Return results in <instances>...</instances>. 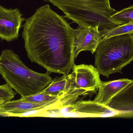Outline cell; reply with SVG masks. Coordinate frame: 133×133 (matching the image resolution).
Returning a JSON list of instances; mask_svg holds the SVG:
<instances>
[{
    "mask_svg": "<svg viewBox=\"0 0 133 133\" xmlns=\"http://www.w3.org/2000/svg\"><path fill=\"white\" fill-rule=\"evenodd\" d=\"M74 112L82 115V118H119L120 113L108 105L94 100H81L74 103Z\"/></svg>",
    "mask_w": 133,
    "mask_h": 133,
    "instance_id": "cell-8",
    "label": "cell"
},
{
    "mask_svg": "<svg viewBox=\"0 0 133 133\" xmlns=\"http://www.w3.org/2000/svg\"><path fill=\"white\" fill-rule=\"evenodd\" d=\"M45 1L50 2L52 4L55 3L65 2H96L110 3V0H44Z\"/></svg>",
    "mask_w": 133,
    "mask_h": 133,
    "instance_id": "cell-15",
    "label": "cell"
},
{
    "mask_svg": "<svg viewBox=\"0 0 133 133\" xmlns=\"http://www.w3.org/2000/svg\"><path fill=\"white\" fill-rule=\"evenodd\" d=\"M100 33L101 36V41L116 36L133 34V20L109 29L100 31Z\"/></svg>",
    "mask_w": 133,
    "mask_h": 133,
    "instance_id": "cell-12",
    "label": "cell"
},
{
    "mask_svg": "<svg viewBox=\"0 0 133 133\" xmlns=\"http://www.w3.org/2000/svg\"><path fill=\"white\" fill-rule=\"evenodd\" d=\"M22 36L27 56L48 72L69 74L74 66V29L50 5L26 19Z\"/></svg>",
    "mask_w": 133,
    "mask_h": 133,
    "instance_id": "cell-1",
    "label": "cell"
},
{
    "mask_svg": "<svg viewBox=\"0 0 133 133\" xmlns=\"http://www.w3.org/2000/svg\"><path fill=\"white\" fill-rule=\"evenodd\" d=\"M24 20L18 9H8L0 5V38L7 41L17 39Z\"/></svg>",
    "mask_w": 133,
    "mask_h": 133,
    "instance_id": "cell-5",
    "label": "cell"
},
{
    "mask_svg": "<svg viewBox=\"0 0 133 133\" xmlns=\"http://www.w3.org/2000/svg\"><path fill=\"white\" fill-rule=\"evenodd\" d=\"M132 80L121 79L108 82H102L98 88L97 94L94 100L108 105L110 101L131 83Z\"/></svg>",
    "mask_w": 133,
    "mask_h": 133,
    "instance_id": "cell-10",
    "label": "cell"
},
{
    "mask_svg": "<svg viewBox=\"0 0 133 133\" xmlns=\"http://www.w3.org/2000/svg\"><path fill=\"white\" fill-rule=\"evenodd\" d=\"M95 64L99 73L108 78L133 61V34L112 37L101 42L95 52Z\"/></svg>",
    "mask_w": 133,
    "mask_h": 133,
    "instance_id": "cell-3",
    "label": "cell"
},
{
    "mask_svg": "<svg viewBox=\"0 0 133 133\" xmlns=\"http://www.w3.org/2000/svg\"><path fill=\"white\" fill-rule=\"evenodd\" d=\"M53 4L79 27H97L100 31H103L120 26L112 19V15L116 11L112 8L110 3L65 2Z\"/></svg>",
    "mask_w": 133,
    "mask_h": 133,
    "instance_id": "cell-4",
    "label": "cell"
},
{
    "mask_svg": "<svg viewBox=\"0 0 133 133\" xmlns=\"http://www.w3.org/2000/svg\"><path fill=\"white\" fill-rule=\"evenodd\" d=\"M72 73L77 87L90 93H95L98 89L102 81L100 73L92 65H74Z\"/></svg>",
    "mask_w": 133,
    "mask_h": 133,
    "instance_id": "cell-7",
    "label": "cell"
},
{
    "mask_svg": "<svg viewBox=\"0 0 133 133\" xmlns=\"http://www.w3.org/2000/svg\"><path fill=\"white\" fill-rule=\"evenodd\" d=\"M101 41L98 27H79L74 29V59L81 52L90 51L92 54H94Z\"/></svg>",
    "mask_w": 133,
    "mask_h": 133,
    "instance_id": "cell-6",
    "label": "cell"
},
{
    "mask_svg": "<svg viewBox=\"0 0 133 133\" xmlns=\"http://www.w3.org/2000/svg\"><path fill=\"white\" fill-rule=\"evenodd\" d=\"M16 93L7 84L0 85V101L5 102L14 98Z\"/></svg>",
    "mask_w": 133,
    "mask_h": 133,
    "instance_id": "cell-14",
    "label": "cell"
},
{
    "mask_svg": "<svg viewBox=\"0 0 133 133\" xmlns=\"http://www.w3.org/2000/svg\"><path fill=\"white\" fill-rule=\"evenodd\" d=\"M108 105L120 112L119 118H133V80L111 99Z\"/></svg>",
    "mask_w": 133,
    "mask_h": 133,
    "instance_id": "cell-9",
    "label": "cell"
},
{
    "mask_svg": "<svg viewBox=\"0 0 133 133\" xmlns=\"http://www.w3.org/2000/svg\"><path fill=\"white\" fill-rule=\"evenodd\" d=\"M0 74L22 97L42 92L52 80L48 73H39L29 68L17 54L9 49H4L0 55Z\"/></svg>",
    "mask_w": 133,
    "mask_h": 133,
    "instance_id": "cell-2",
    "label": "cell"
},
{
    "mask_svg": "<svg viewBox=\"0 0 133 133\" xmlns=\"http://www.w3.org/2000/svg\"><path fill=\"white\" fill-rule=\"evenodd\" d=\"M61 103L57 104H45L34 103L22 99L15 100L5 102L0 105V111L9 113H15L24 112L33 109H47L55 107Z\"/></svg>",
    "mask_w": 133,
    "mask_h": 133,
    "instance_id": "cell-11",
    "label": "cell"
},
{
    "mask_svg": "<svg viewBox=\"0 0 133 133\" xmlns=\"http://www.w3.org/2000/svg\"><path fill=\"white\" fill-rule=\"evenodd\" d=\"M4 102L2 101H0V105H1L3 103H4Z\"/></svg>",
    "mask_w": 133,
    "mask_h": 133,
    "instance_id": "cell-16",
    "label": "cell"
},
{
    "mask_svg": "<svg viewBox=\"0 0 133 133\" xmlns=\"http://www.w3.org/2000/svg\"><path fill=\"white\" fill-rule=\"evenodd\" d=\"M114 22L119 25H123L133 20V5L116 11L112 15Z\"/></svg>",
    "mask_w": 133,
    "mask_h": 133,
    "instance_id": "cell-13",
    "label": "cell"
}]
</instances>
